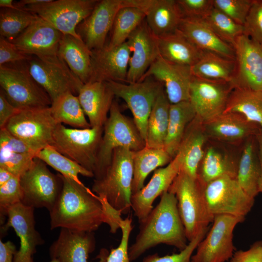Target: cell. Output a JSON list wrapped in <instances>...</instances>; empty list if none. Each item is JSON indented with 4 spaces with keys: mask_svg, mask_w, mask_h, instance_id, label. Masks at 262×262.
<instances>
[{
    "mask_svg": "<svg viewBox=\"0 0 262 262\" xmlns=\"http://www.w3.org/2000/svg\"><path fill=\"white\" fill-rule=\"evenodd\" d=\"M62 181L59 196L49 211L50 229L65 228L93 232L104 223L98 196L81 181L58 174Z\"/></svg>",
    "mask_w": 262,
    "mask_h": 262,
    "instance_id": "6da1fadb",
    "label": "cell"
},
{
    "mask_svg": "<svg viewBox=\"0 0 262 262\" xmlns=\"http://www.w3.org/2000/svg\"><path fill=\"white\" fill-rule=\"evenodd\" d=\"M139 223L138 233L129 248L131 261L160 244L173 246L181 251L188 244L177 198L168 191L160 196L159 203Z\"/></svg>",
    "mask_w": 262,
    "mask_h": 262,
    "instance_id": "7a4b0ae2",
    "label": "cell"
},
{
    "mask_svg": "<svg viewBox=\"0 0 262 262\" xmlns=\"http://www.w3.org/2000/svg\"><path fill=\"white\" fill-rule=\"evenodd\" d=\"M204 184L180 171L168 191L177 200L179 213L189 242L201 232L209 229L214 216L208 208L204 194Z\"/></svg>",
    "mask_w": 262,
    "mask_h": 262,
    "instance_id": "3957f363",
    "label": "cell"
},
{
    "mask_svg": "<svg viewBox=\"0 0 262 262\" xmlns=\"http://www.w3.org/2000/svg\"><path fill=\"white\" fill-rule=\"evenodd\" d=\"M133 152L125 147L115 149L104 175L94 180L91 190L124 214H127L131 208Z\"/></svg>",
    "mask_w": 262,
    "mask_h": 262,
    "instance_id": "277c9868",
    "label": "cell"
},
{
    "mask_svg": "<svg viewBox=\"0 0 262 262\" xmlns=\"http://www.w3.org/2000/svg\"><path fill=\"white\" fill-rule=\"evenodd\" d=\"M145 141L141 136L133 120L124 115L117 102L114 100L103 132L97 154L94 180L104 175L110 165L114 150L125 147L132 151L144 148Z\"/></svg>",
    "mask_w": 262,
    "mask_h": 262,
    "instance_id": "5b68a950",
    "label": "cell"
},
{
    "mask_svg": "<svg viewBox=\"0 0 262 262\" xmlns=\"http://www.w3.org/2000/svg\"><path fill=\"white\" fill-rule=\"evenodd\" d=\"M26 61L0 66V90L19 110L50 107L49 96L30 74Z\"/></svg>",
    "mask_w": 262,
    "mask_h": 262,
    "instance_id": "8992f818",
    "label": "cell"
},
{
    "mask_svg": "<svg viewBox=\"0 0 262 262\" xmlns=\"http://www.w3.org/2000/svg\"><path fill=\"white\" fill-rule=\"evenodd\" d=\"M103 132V127L68 128L57 124L50 146L94 175Z\"/></svg>",
    "mask_w": 262,
    "mask_h": 262,
    "instance_id": "52a82bcc",
    "label": "cell"
},
{
    "mask_svg": "<svg viewBox=\"0 0 262 262\" xmlns=\"http://www.w3.org/2000/svg\"><path fill=\"white\" fill-rule=\"evenodd\" d=\"M26 63L30 74L45 90L51 102L68 92L78 96L83 84L58 54L31 56Z\"/></svg>",
    "mask_w": 262,
    "mask_h": 262,
    "instance_id": "ba28073f",
    "label": "cell"
},
{
    "mask_svg": "<svg viewBox=\"0 0 262 262\" xmlns=\"http://www.w3.org/2000/svg\"><path fill=\"white\" fill-rule=\"evenodd\" d=\"M57 124L49 107L19 110L4 128L37 153L51 145Z\"/></svg>",
    "mask_w": 262,
    "mask_h": 262,
    "instance_id": "9c48e42d",
    "label": "cell"
},
{
    "mask_svg": "<svg viewBox=\"0 0 262 262\" xmlns=\"http://www.w3.org/2000/svg\"><path fill=\"white\" fill-rule=\"evenodd\" d=\"M151 78L131 83L106 82L115 96L122 98L126 102L132 114L133 120L145 141L148 117L157 98L164 88L162 82Z\"/></svg>",
    "mask_w": 262,
    "mask_h": 262,
    "instance_id": "30bf717a",
    "label": "cell"
},
{
    "mask_svg": "<svg viewBox=\"0 0 262 262\" xmlns=\"http://www.w3.org/2000/svg\"><path fill=\"white\" fill-rule=\"evenodd\" d=\"M98 1L97 0H51L22 9L36 15L63 34L82 39L76 32V28L91 14Z\"/></svg>",
    "mask_w": 262,
    "mask_h": 262,
    "instance_id": "8fae6325",
    "label": "cell"
},
{
    "mask_svg": "<svg viewBox=\"0 0 262 262\" xmlns=\"http://www.w3.org/2000/svg\"><path fill=\"white\" fill-rule=\"evenodd\" d=\"M204 194L210 213L245 216L252 209L254 198L242 189L235 178L224 176L205 184Z\"/></svg>",
    "mask_w": 262,
    "mask_h": 262,
    "instance_id": "7c38bea8",
    "label": "cell"
},
{
    "mask_svg": "<svg viewBox=\"0 0 262 262\" xmlns=\"http://www.w3.org/2000/svg\"><path fill=\"white\" fill-rule=\"evenodd\" d=\"M47 164L37 157L31 167L20 177L23 192L21 203L32 207L46 208L49 211L54 205L60 193L62 181Z\"/></svg>",
    "mask_w": 262,
    "mask_h": 262,
    "instance_id": "4fadbf2b",
    "label": "cell"
},
{
    "mask_svg": "<svg viewBox=\"0 0 262 262\" xmlns=\"http://www.w3.org/2000/svg\"><path fill=\"white\" fill-rule=\"evenodd\" d=\"M245 219L227 214L215 215L212 227L192 255V262H226L230 260L235 250L234 229Z\"/></svg>",
    "mask_w": 262,
    "mask_h": 262,
    "instance_id": "5bb4252c",
    "label": "cell"
},
{
    "mask_svg": "<svg viewBox=\"0 0 262 262\" xmlns=\"http://www.w3.org/2000/svg\"><path fill=\"white\" fill-rule=\"evenodd\" d=\"M233 88L231 82L193 76L189 101L195 111L196 118L205 123L223 113Z\"/></svg>",
    "mask_w": 262,
    "mask_h": 262,
    "instance_id": "9a60e30c",
    "label": "cell"
},
{
    "mask_svg": "<svg viewBox=\"0 0 262 262\" xmlns=\"http://www.w3.org/2000/svg\"><path fill=\"white\" fill-rule=\"evenodd\" d=\"M233 47L236 63L233 87L262 90V44L243 34Z\"/></svg>",
    "mask_w": 262,
    "mask_h": 262,
    "instance_id": "2e32d148",
    "label": "cell"
},
{
    "mask_svg": "<svg viewBox=\"0 0 262 262\" xmlns=\"http://www.w3.org/2000/svg\"><path fill=\"white\" fill-rule=\"evenodd\" d=\"M34 209L21 203L11 206L7 211V221L0 228V235L12 227L20 239L19 249L13 262H33L36 247L44 243L35 228Z\"/></svg>",
    "mask_w": 262,
    "mask_h": 262,
    "instance_id": "e0dca14e",
    "label": "cell"
},
{
    "mask_svg": "<svg viewBox=\"0 0 262 262\" xmlns=\"http://www.w3.org/2000/svg\"><path fill=\"white\" fill-rule=\"evenodd\" d=\"M126 7V0H98L91 14L76 28L77 34L91 50L105 45L108 33L112 30L119 10Z\"/></svg>",
    "mask_w": 262,
    "mask_h": 262,
    "instance_id": "ac0fdd59",
    "label": "cell"
},
{
    "mask_svg": "<svg viewBox=\"0 0 262 262\" xmlns=\"http://www.w3.org/2000/svg\"><path fill=\"white\" fill-rule=\"evenodd\" d=\"M96 247L93 232L61 229L59 236L49 248L51 259L60 262H88L90 253ZM109 252L102 248L98 255V262H106Z\"/></svg>",
    "mask_w": 262,
    "mask_h": 262,
    "instance_id": "d6986e66",
    "label": "cell"
},
{
    "mask_svg": "<svg viewBox=\"0 0 262 262\" xmlns=\"http://www.w3.org/2000/svg\"><path fill=\"white\" fill-rule=\"evenodd\" d=\"M149 77L164 84L171 104L189 100L193 77L190 66L171 63L159 55L139 82Z\"/></svg>",
    "mask_w": 262,
    "mask_h": 262,
    "instance_id": "ffe728a7",
    "label": "cell"
},
{
    "mask_svg": "<svg viewBox=\"0 0 262 262\" xmlns=\"http://www.w3.org/2000/svg\"><path fill=\"white\" fill-rule=\"evenodd\" d=\"M92 52V75L89 82L126 83L131 56L127 42L114 47L105 45Z\"/></svg>",
    "mask_w": 262,
    "mask_h": 262,
    "instance_id": "44dd1931",
    "label": "cell"
},
{
    "mask_svg": "<svg viewBox=\"0 0 262 262\" xmlns=\"http://www.w3.org/2000/svg\"><path fill=\"white\" fill-rule=\"evenodd\" d=\"M181 169V160L178 154L164 167L156 169L147 184L132 194L131 202L138 222L144 219L153 208V203L159 196L168 191Z\"/></svg>",
    "mask_w": 262,
    "mask_h": 262,
    "instance_id": "7402d4cb",
    "label": "cell"
},
{
    "mask_svg": "<svg viewBox=\"0 0 262 262\" xmlns=\"http://www.w3.org/2000/svg\"><path fill=\"white\" fill-rule=\"evenodd\" d=\"M131 56L126 83L138 82L160 55L157 38L148 28L145 19L126 41Z\"/></svg>",
    "mask_w": 262,
    "mask_h": 262,
    "instance_id": "603a6c76",
    "label": "cell"
},
{
    "mask_svg": "<svg viewBox=\"0 0 262 262\" xmlns=\"http://www.w3.org/2000/svg\"><path fill=\"white\" fill-rule=\"evenodd\" d=\"M63 35L59 31L38 16L11 42L21 52L29 56L53 55L58 54Z\"/></svg>",
    "mask_w": 262,
    "mask_h": 262,
    "instance_id": "cb8c5ba5",
    "label": "cell"
},
{
    "mask_svg": "<svg viewBox=\"0 0 262 262\" xmlns=\"http://www.w3.org/2000/svg\"><path fill=\"white\" fill-rule=\"evenodd\" d=\"M78 97L91 127H103L115 97L106 82L83 84Z\"/></svg>",
    "mask_w": 262,
    "mask_h": 262,
    "instance_id": "d4e9b609",
    "label": "cell"
},
{
    "mask_svg": "<svg viewBox=\"0 0 262 262\" xmlns=\"http://www.w3.org/2000/svg\"><path fill=\"white\" fill-rule=\"evenodd\" d=\"M141 7L151 33L160 38L176 32L183 18L177 0H144Z\"/></svg>",
    "mask_w": 262,
    "mask_h": 262,
    "instance_id": "484cf974",
    "label": "cell"
},
{
    "mask_svg": "<svg viewBox=\"0 0 262 262\" xmlns=\"http://www.w3.org/2000/svg\"><path fill=\"white\" fill-rule=\"evenodd\" d=\"M178 30L199 49L235 60L233 46L220 39L202 18L183 17Z\"/></svg>",
    "mask_w": 262,
    "mask_h": 262,
    "instance_id": "4316f807",
    "label": "cell"
},
{
    "mask_svg": "<svg viewBox=\"0 0 262 262\" xmlns=\"http://www.w3.org/2000/svg\"><path fill=\"white\" fill-rule=\"evenodd\" d=\"M204 124L207 134L218 140L229 142L257 136L262 130L257 124L235 113H223Z\"/></svg>",
    "mask_w": 262,
    "mask_h": 262,
    "instance_id": "83f0119b",
    "label": "cell"
},
{
    "mask_svg": "<svg viewBox=\"0 0 262 262\" xmlns=\"http://www.w3.org/2000/svg\"><path fill=\"white\" fill-rule=\"evenodd\" d=\"M58 53L83 84L90 82L92 75V52L82 39L63 34Z\"/></svg>",
    "mask_w": 262,
    "mask_h": 262,
    "instance_id": "f1b7e54d",
    "label": "cell"
},
{
    "mask_svg": "<svg viewBox=\"0 0 262 262\" xmlns=\"http://www.w3.org/2000/svg\"><path fill=\"white\" fill-rule=\"evenodd\" d=\"M198 124L195 118L188 126L177 152L181 160L180 170L195 178H197L198 169L204 156L207 139L206 133Z\"/></svg>",
    "mask_w": 262,
    "mask_h": 262,
    "instance_id": "f546056e",
    "label": "cell"
},
{
    "mask_svg": "<svg viewBox=\"0 0 262 262\" xmlns=\"http://www.w3.org/2000/svg\"><path fill=\"white\" fill-rule=\"evenodd\" d=\"M261 165L256 136L247 139L237 165L236 180L245 192L255 198L259 193Z\"/></svg>",
    "mask_w": 262,
    "mask_h": 262,
    "instance_id": "4dcf8cb0",
    "label": "cell"
},
{
    "mask_svg": "<svg viewBox=\"0 0 262 262\" xmlns=\"http://www.w3.org/2000/svg\"><path fill=\"white\" fill-rule=\"evenodd\" d=\"M157 40L160 55L172 63L191 67L202 52L178 30Z\"/></svg>",
    "mask_w": 262,
    "mask_h": 262,
    "instance_id": "1f68e13d",
    "label": "cell"
},
{
    "mask_svg": "<svg viewBox=\"0 0 262 262\" xmlns=\"http://www.w3.org/2000/svg\"><path fill=\"white\" fill-rule=\"evenodd\" d=\"M196 117L195 111L189 100L171 104L164 149L173 158L177 154L186 128Z\"/></svg>",
    "mask_w": 262,
    "mask_h": 262,
    "instance_id": "d6a6232c",
    "label": "cell"
},
{
    "mask_svg": "<svg viewBox=\"0 0 262 262\" xmlns=\"http://www.w3.org/2000/svg\"><path fill=\"white\" fill-rule=\"evenodd\" d=\"M173 158L164 149L145 147L133 152V177L132 194L140 190L144 186L148 175L158 167L167 165Z\"/></svg>",
    "mask_w": 262,
    "mask_h": 262,
    "instance_id": "836d02e7",
    "label": "cell"
},
{
    "mask_svg": "<svg viewBox=\"0 0 262 262\" xmlns=\"http://www.w3.org/2000/svg\"><path fill=\"white\" fill-rule=\"evenodd\" d=\"M223 113L239 114L262 130V90L234 87Z\"/></svg>",
    "mask_w": 262,
    "mask_h": 262,
    "instance_id": "e575fe53",
    "label": "cell"
},
{
    "mask_svg": "<svg viewBox=\"0 0 262 262\" xmlns=\"http://www.w3.org/2000/svg\"><path fill=\"white\" fill-rule=\"evenodd\" d=\"M235 66V60L213 52L202 51L198 60L191 66V70L196 77L231 82Z\"/></svg>",
    "mask_w": 262,
    "mask_h": 262,
    "instance_id": "d590c367",
    "label": "cell"
},
{
    "mask_svg": "<svg viewBox=\"0 0 262 262\" xmlns=\"http://www.w3.org/2000/svg\"><path fill=\"white\" fill-rule=\"evenodd\" d=\"M170 102L164 88L159 93L148 119L146 147L164 148L167 135Z\"/></svg>",
    "mask_w": 262,
    "mask_h": 262,
    "instance_id": "8d00e7d4",
    "label": "cell"
},
{
    "mask_svg": "<svg viewBox=\"0 0 262 262\" xmlns=\"http://www.w3.org/2000/svg\"><path fill=\"white\" fill-rule=\"evenodd\" d=\"M50 109L57 124H65L77 129L91 127L86 119L78 96L71 92L66 93L53 101Z\"/></svg>",
    "mask_w": 262,
    "mask_h": 262,
    "instance_id": "74e56055",
    "label": "cell"
},
{
    "mask_svg": "<svg viewBox=\"0 0 262 262\" xmlns=\"http://www.w3.org/2000/svg\"><path fill=\"white\" fill-rule=\"evenodd\" d=\"M237 165L218 149L210 147L199 166L197 178L204 184L224 176L236 178Z\"/></svg>",
    "mask_w": 262,
    "mask_h": 262,
    "instance_id": "f35d334b",
    "label": "cell"
},
{
    "mask_svg": "<svg viewBox=\"0 0 262 262\" xmlns=\"http://www.w3.org/2000/svg\"><path fill=\"white\" fill-rule=\"evenodd\" d=\"M145 17L144 12L137 8L124 7L121 8L115 17L111 37L107 45L114 47L125 43Z\"/></svg>",
    "mask_w": 262,
    "mask_h": 262,
    "instance_id": "ab89813d",
    "label": "cell"
},
{
    "mask_svg": "<svg viewBox=\"0 0 262 262\" xmlns=\"http://www.w3.org/2000/svg\"><path fill=\"white\" fill-rule=\"evenodd\" d=\"M35 157L62 175L78 182H81L79 175L89 178L94 177L93 173L63 155L50 145L38 152Z\"/></svg>",
    "mask_w": 262,
    "mask_h": 262,
    "instance_id": "60d3db41",
    "label": "cell"
},
{
    "mask_svg": "<svg viewBox=\"0 0 262 262\" xmlns=\"http://www.w3.org/2000/svg\"><path fill=\"white\" fill-rule=\"evenodd\" d=\"M22 9L1 8L0 11V36L12 42L37 17Z\"/></svg>",
    "mask_w": 262,
    "mask_h": 262,
    "instance_id": "b9f144b4",
    "label": "cell"
},
{
    "mask_svg": "<svg viewBox=\"0 0 262 262\" xmlns=\"http://www.w3.org/2000/svg\"><path fill=\"white\" fill-rule=\"evenodd\" d=\"M202 19L220 39L232 46L236 39L244 34L243 25L214 7Z\"/></svg>",
    "mask_w": 262,
    "mask_h": 262,
    "instance_id": "7bdbcfd3",
    "label": "cell"
},
{
    "mask_svg": "<svg viewBox=\"0 0 262 262\" xmlns=\"http://www.w3.org/2000/svg\"><path fill=\"white\" fill-rule=\"evenodd\" d=\"M35 153H20L0 149V168L20 177L32 166Z\"/></svg>",
    "mask_w": 262,
    "mask_h": 262,
    "instance_id": "ee69618b",
    "label": "cell"
},
{
    "mask_svg": "<svg viewBox=\"0 0 262 262\" xmlns=\"http://www.w3.org/2000/svg\"><path fill=\"white\" fill-rule=\"evenodd\" d=\"M23 192L20 177L14 176L7 182L0 186V221L3 225L8 209L12 206L21 203Z\"/></svg>",
    "mask_w": 262,
    "mask_h": 262,
    "instance_id": "f6af8a7d",
    "label": "cell"
},
{
    "mask_svg": "<svg viewBox=\"0 0 262 262\" xmlns=\"http://www.w3.org/2000/svg\"><path fill=\"white\" fill-rule=\"evenodd\" d=\"M254 0H213V7L244 25Z\"/></svg>",
    "mask_w": 262,
    "mask_h": 262,
    "instance_id": "bcb514c9",
    "label": "cell"
},
{
    "mask_svg": "<svg viewBox=\"0 0 262 262\" xmlns=\"http://www.w3.org/2000/svg\"><path fill=\"white\" fill-rule=\"evenodd\" d=\"M244 34L262 44V0H254L243 25Z\"/></svg>",
    "mask_w": 262,
    "mask_h": 262,
    "instance_id": "7dc6e473",
    "label": "cell"
},
{
    "mask_svg": "<svg viewBox=\"0 0 262 262\" xmlns=\"http://www.w3.org/2000/svg\"><path fill=\"white\" fill-rule=\"evenodd\" d=\"M209 229L201 232L189 242L187 246L180 251L179 253L162 257L158 253H155L145 257L142 262H192L191 258L194 251L199 242L205 237Z\"/></svg>",
    "mask_w": 262,
    "mask_h": 262,
    "instance_id": "c3c4849f",
    "label": "cell"
},
{
    "mask_svg": "<svg viewBox=\"0 0 262 262\" xmlns=\"http://www.w3.org/2000/svg\"><path fill=\"white\" fill-rule=\"evenodd\" d=\"M132 218L128 216L120 224L122 236L117 247L111 249L106 262H131L129 255V241L132 229Z\"/></svg>",
    "mask_w": 262,
    "mask_h": 262,
    "instance_id": "681fc988",
    "label": "cell"
},
{
    "mask_svg": "<svg viewBox=\"0 0 262 262\" xmlns=\"http://www.w3.org/2000/svg\"><path fill=\"white\" fill-rule=\"evenodd\" d=\"M183 17L203 18L213 7V0H177Z\"/></svg>",
    "mask_w": 262,
    "mask_h": 262,
    "instance_id": "f907efd6",
    "label": "cell"
},
{
    "mask_svg": "<svg viewBox=\"0 0 262 262\" xmlns=\"http://www.w3.org/2000/svg\"><path fill=\"white\" fill-rule=\"evenodd\" d=\"M30 57L18 50L12 42L0 36V66L26 61Z\"/></svg>",
    "mask_w": 262,
    "mask_h": 262,
    "instance_id": "816d5d0a",
    "label": "cell"
},
{
    "mask_svg": "<svg viewBox=\"0 0 262 262\" xmlns=\"http://www.w3.org/2000/svg\"><path fill=\"white\" fill-rule=\"evenodd\" d=\"M0 149L20 153H36L24 142L9 132L5 128L0 129Z\"/></svg>",
    "mask_w": 262,
    "mask_h": 262,
    "instance_id": "f5cc1de1",
    "label": "cell"
},
{
    "mask_svg": "<svg viewBox=\"0 0 262 262\" xmlns=\"http://www.w3.org/2000/svg\"><path fill=\"white\" fill-rule=\"evenodd\" d=\"M98 196L102 204L104 223L110 227L111 233H115L120 229V224L123 220L121 216L122 212L113 207L104 197Z\"/></svg>",
    "mask_w": 262,
    "mask_h": 262,
    "instance_id": "db71d44e",
    "label": "cell"
},
{
    "mask_svg": "<svg viewBox=\"0 0 262 262\" xmlns=\"http://www.w3.org/2000/svg\"><path fill=\"white\" fill-rule=\"evenodd\" d=\"M230 262H262V241L255 242L246 250L234 252Z\"/></svg>",
    "mask_w": 262,
    "mask_h": 262,
    "instance_id": "11a10c76",
    "label": "cell"
},
{
    "mask_svg": "<svg viewBox=\"0 0 262 262\" xmlns=\"http://www.w3.org/2000/svg\"><path fill=\"white\" fill-rule=\"evenodd\" d=\"M19 111L8 101L0 89V129L4 128L8 121Z\"/></svg>",
    "mask_w": 262,
    "mask_h": 262,
    "instance_id": "9f6ffc18",
    "label": "cell"
},
{
    "mask_svg": "<svg viewBox=\"0 0 262 262\" xmlns=\"http://www.w3.org/2000/svg\"><path fill=\"white\" fill-rule=\"evenodd\" d=\"M15 245L10 241L5 243L0 240V262H13L16 253Z\"/></svg>",
    "mask_w": 262,
    "mask_h": 262,
    "instance_id": "6f0895ef",
    "label": "cell"
},
{
    "mask_svg": "<svg viewBox=\"0 0 262 262\" xmlns=\"http://www.w3.org/2000/svg\"><path fill=\"white\" fill-rule=\"evenodd\" d=\"M256 138L258 142L259 155L261 165V174L259 182V192L262 193V130L257 135Z\"/></svg>",
    "mask_w": 262,
    "mask_h": 262,
    "instance_id": "680465c9",
    "label": "cell"
},
{
    "mask_svg": "<svg viewBox=\"0 0 262 262\" xmlns=\"http://www.w3.org/2000/svg\"><path fill=\"white\" fill-rule=\"evenodd\" d=\"M14 176V175L8 170L0 168V186L5 184Z\"/></svg>",
    "mask_w": 262,
    "mask_h": 262,
    "instance_id": "91938a15",
    "label": "cell"
},
{
    "mask_svg": "<svg viewBox=\"0 0 262 262\" xmlns=\"http://www.w3.org/2000/svg\"><path fill=\"white\" fill-rule=\"evenodd\" d=\"M13 1L12 0H0V7L3 8L18 9Z\"/></svg>",
    "mask_w": 262,
    "mask_h": 262,
    "instance_id": "94428289",
    "label": "cell"
},
{
    "mask_svg": "<svg viewBox=\"0 0 262 262\" xmlns=\"http://www.w3.org/2000/svg\"><path fill=\"white\" fill-rule=\"evenodd\" d=\"M49 262H60L56 259H51V261Z\"/></svg>",
    "mask_w": 262,
    "mask_h": 262,
    "instance_id": "6125c7cd",
    "label": "cell"
}]
</instances>
